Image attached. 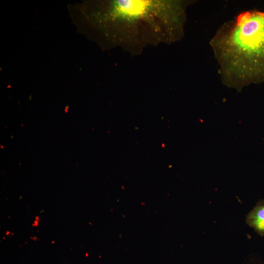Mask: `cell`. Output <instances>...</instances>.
Segmentation results:
<instances>
[{
  "label": "cell",
  "instance_id": "2",
  "mask_svg": "<svg viewBox=\"0 0 264 264\" xmlns=\"http://www.w3.org/2000/svg\"><path fill=\"white\" fill-rule=\"evenodd\" d=\"M216 42L223 68L236 76L232 85L264 83V11L240 15Z\"/></svg>",
  "mask_w": 264,
  "mask_h": 264
},
{
  "label": "cell",
  "instance_id": "3",
  "mask_svg": "<svg viewBox=\"0 0 264 264\" xmlns=\"http://www.w3.org/2000/svg\"><path fill=\"white\" fill-rule=\"evenodd\" d=\"M247 224L261 236H264V200H261L246 217Z\"/></svg>",
  "mask_w": 264,
  "mask_h": 264
},
{
  "label": "cell",
  "instance_id": "1",
  "mask_svg": "<svg viewBox=\"0 0 264 264\" xmlns=\"http://www.w3.org/2000/svg\"><path fill=\"white\" fill-rule=\"evenodd\" d=\"M185 5L168 0H113L104 14L112 42L132 53L182 33Z\"/></svg>",
  "mask_w": 264,
  "mask_h": 264
}]
</instances>
